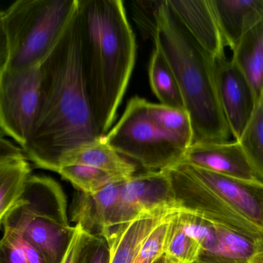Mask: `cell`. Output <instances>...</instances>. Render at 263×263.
<instances>
[{
  "label": "cell",
  "instance_id": "7",
  "mask_svg": "<svg viewBox=\"0 0 263 263\" xmlns=\"http://www.w3.org/2000/svg\"><path fill=\"white\" fill-rule=\"evenodd\" d=\"M41 64L24 70L0 71L1 132L22 148L30 138L39 113Z\"/></svg>",
  "mask_w": 263,
  "mask_h": 263
},
{
  "label": "cell",
  "instance_id": "2",
  "mask_svg": "<svg viewBox=\"0 0 263 263\" xmlns=\"http://www.w3.org/2000/svg\"><path fill=\"white\" fill-rule=\"evenodd\" d=\"M78 18L83 75L97 128L104 138L135 67L136 40L121 0H79Z\"/></svg>",
  "mask_w": 263,
  "mask_h": 263
},
{
  "label": "cell",
  "instance_id": "1",
  "mask_svg": "<svg viewBox=\"0 0 263 263\" xmlns=\"http://www.w3.org/2000/svg\"><path fill=\"white\" fill-rule=\"evenodd\" d=\"M41 68L39 113L22 149L35 165L57 172L64 154L103 138L83 75L78 10Z\"/></svg>",
  "mask_w": 263,
  "mask_h": 263
},
{
  "label": "cell",
  "instance_id": "22",
  "mask_svg": "<svg viewBox=\"0 0 263 263\" xmlns=\"http://www.w3.org/2000/svg\"><path fill=\"white\" fill-rule=\"evenodd\" d=\"M147 109L149 118L160 129L178 138L189 147L192 145L193 127L187 110L149 101Z\"/></svg>",
  "mask_w": 263,
  "mask_h": 263
},
{
  "label": "cell",
  "instance_id": "28",
  "mask_svg": "<svg viewBox=\"0 0 263 263\" xmlns=\"http://www.w3.org/2000/svg\"><path fill=\"white\" fill-rule=\"evenodd\" d=\"M160 1H134L132 3L134 21L141 34L154 41L157 30V16Z\"/></svg>",
  "mask_w": 263,
  "mask_h": 263
},
{
  "label": "cell",
  "instance_id": "25",
  "mask_svg": "<svg viewBox=\"0 0 263 263\" xmlns=\"http://www.w3.org/2000/svg\"><path fill=\"white\" fill-rule=\"evenodd\" d=\"M178 212L171 220L164 254L175 263H194L199 255L201 247L184 231L178 218Z\"/></svg>",
  "mask_w": 263,
  "mask_h": 263
},
{
  "label": "cell",
  "instance_id": "16",
  "mask_svg": "<svg viewBox=\"0 0 263 263\" xmlns=\"http://www.w3.org/2000/svg\"><path fill=\"white\" fill-rule=\"evenodd\" d=\"M31 172L24 151L1 136L0 141V219L25 190Z\"/></svg>",
  "mask_w": 263,
  "mask_h": 263
},
{
  "label": "cell",
  "instance_id": "30",
  "mask_svg": "<svg viewBox=\"0 0 263 263\" xmlns=\"http://www.w3.org/2000/svg\"><path fill=\"white\" fill-rule=\"evenodd\" d=\"M92 235L80 224H76L74 233L61 263H78L82 249Z\"/></svg>",
  "mask_w": 263,
  "mask_h": 263
},
{
  "label": "cell",
  "instance_id": "31",
  "mask_svg": "<svg viewBox=\"0 0 263 263\" xmlns=\"http://www.w3.org/2000/svg\"><path fill=\"white\" fill-rule=\"evenodd\" d=\"M0 249L1 263H29L21 246L6 235L3 236Z\"/></svg>",
  "mask_w": 263,
  "mask_h": 263
},
{
  "label": "cell",
  "instance_id": "4",
  "mask_svg": "<svg viewBox=\"0 0 263 263\" xmlns=\"http://www.w3.org/2000/svg\"><path fill=\"white\" fill-rule=\"evenodd\" d=\"M79 0H16L0 13V71L41 64L76 15Z\"/></svg>",
  "mask_w": 263,
  "mask_h": 263
},
{
  "label": "cell",
  "instance_id": "3",
  "mask_svg": "<svg viewBox=\"0 0 263 263\" xmlns=\"http://www.w3.org/2000/svg\"><path fill=\"white\" fill-rule=\"evenodd\" d=\"M155 46L178 81L193 127V143L229 141L232 135L220 105L215 61L178 21L167 0L160 1Z\"/></svg>",
  "mask_w": 263,
  "mask_h": 263
},
{
  "label": "cell",
  "instance_id": "20",
  "mask_svg": "<svg viewBox=\"0 0 263 263\" xmlns=\"http://www.w3.org/2000/svg\"><path fill=\"white\" fill-rule=\"evenodd\" d=\"M218 242L200 251L194 263H252L258 241L218 224Z\"/></svg>",
  "mask_w": 263,
  "mask_h": 263
},
{
  "label": "cell",
  "instance_id": "19",
  "mask_svg": "<svg viewBox=\"0 0 263 263\" xmlns=\"http://www.w3.org/2000/svg\"><path fill=\"white\" fill-rule=\"evenodd\" d=\"M232 52V62L247 80L258 101L263 91V21L241 37Z\"/></svg>",
  "mask_w": 263,
  "mask_h": 263
},
{
  "label": "cell",
  "instance_id": "26",
  "mask_svg": "<svg viewBox=\"0 0 263 263\" xmlns=\"http://www.w3.org/2000/svg\"><path fill=\"white\" fill-rule=\"evenodd\" d=\"M184 231L199 244L201 250L212 249L218 242V224L185 211L178 212Z\"/></svg>",
  "mask_w": 263,
  "mask_h": 263
},
{
  "label": "cell",
  "instance_id": "12",
  "mask_svg": "<svg viewBox=\"0 0 263 263\" xmlns=\"http://www.w3.org/2000/svg\"><path fill=\"white\" fill-rule=\"evenodd\" d=\"M181 164L218 194L229 205L263 230V184L229 178L187 164Z\"/></svg>",
  "mask_w": 263,
  "mask_h": 263
},
{
  "label": "cell",
  "instance_id": "9",
  "mask_svg": "<svg viewBox=\"0 0 263 263\" xmlns=\"http://www.w3.org/2000/svg\"><path fill=\"white\" fill-rule=\"evenodd\" d=\"M166 170L135 174L123 183L115 228L144 212L179 211Z\"/></svg>",
  "mask_w": 263,
  "mask_h": 263
},
{
  "label": "cell",
  "instance_id": "33",
  "mask_svg": "<svg viewBox=\"0 0 263 263\" xmlns=\"http://www.w3.org/2000/svg\"><path fill=\"white\" fill-rule=\"evenodd\" d=\"M252 263H263V238L258 241V249Z\"/></svg>",
  "mask_w": 263,
  "mask_h": 263
},
{
  "label": "cell",
  "instance_id": "23",
  "mask_svg": "<svg viewBox=\"0 0 263 263\" xmlns=\"http://www.w3.org/2000/svg\"><path fill=\"white\" fill-rule=\"evenodd\" d=\"M57 173L71 183L77 190L89 194L96 193L110 184L127 179L110 172L84 165L64 166Z\"/></svg>",
  "mask_w": 263,
  "mask_h": 263
},
{
  "label": "cell",
  "instance_id": "18",
  "mask_svg": "<svg viewBox=\"0 0 263 263\" xmlns=\"http://www.w3.org/2000/svg\"><path fill=\"white\" fill-rule=\"evenodd\" d=\"M67 165L88 166L126 178L135 175L137 169L135 164L123 158L108 145L104 138L64 154L60 159L58 171Z\"/></svg>",
  "mask_w": 263,
  "mask_h": 263
},
{
  "label": "cell",
  "instance_id": "17",
  "mask_svg": "<svg viewBox=\"0 0 263 263\" xmlns=\"http://www.w3.org/2000/svg\"><path fill=\"white\" fill-rule=\"evenodd\" d=\"M226 46L233 50L263 21V0H212Z\"/></svg>",
  "mask_w": 263,
  "mask_h": 263
},
{
  "label": "cell",
  "instance_id": "10",
  "mask_svg": "<svg viewBox=\"0 0 263 263\" xmlns=\"http://www.w3.org/2000/svg\"><path fill=\"white\" fill-rule=\"evenodd\" d=\"M218 99L235 141L241 135L253 113L256 99L239 69L226 55L214 60Z\"/></svg>",
  "mask_w": 263,
  "mask_h": 263
},
{
  "label": "cell",
  "instance_id": "21",
  "mask_svg": "<svg viewBox=\"0 0 263 263\" xmlns=\"http://www.w3.org/2000/svg\"><path fill=\"white\" fill-rule=\"evenodd\" d=\"M148 75L151 88L160 104L186 110L178 81L167 60L157 46H155L151 57Z\"/></svg>",
  "mask_w": 263,
  "mask_h": 263
},
{
  "label": "cell",
  "instance_id": "32",
  "mask_svg": "<svg viewBox=\"0 0 263 263\" xmlns=\"http://www.w3.org/2000/svg\"><path fill=\"white\" fill-rule=\"evenodd\" d=\"M4 235L11 238L16 244L21 246L29 263H47L44 254L34 246L30 244L28 241L24 239L19 234L15 233L11 231L4 230Z\"/></svg>",
  "mask_w": 263,
  "mask_h": 263
},
{
  "label": "cell",
  "instance_id": "29",
  "mask_svg": "<svg viewBox=\"0 0 263 263\" xmlns=\"http://www.w3.org/2000/svg\"><path fill=\"white\" fill-rule=\"evenodd\" d=\"M110 246L105 238L92 235L82 249L78 263H109Z\"/></svg>",
  "mask_w": 263,
  "mask_h": 263
},
{
  "label": "cell",
  "instance_id": "27",
  "mask_svg": "<svg viewBox=\"0 0 263 263\" xmlns=\"http://www.w3.org/2000/svg\"><path fill=\"white\" fill-rule=\"evenodd\" d=\"M176 212L169 215L149 235L134 263H153L164 255L171 220Z\"/></svg>",
  "mask_w": 263,
  "mask_h": 263
},
{
  "label": "cell",
  "instance_id": "13",
  "mask_svg": "<svg viewBox=\"0 0 263 263\" xmlns=\"http://www.w3.org/2000/svg\"><path fill=\"white\" fill-rule=\"evenodd\" d=\"M178 21L214 60L224 56V38L212 0H167Z\"/></svg>",
  "mask_w": 263,
  "mask_h": 263
},
{
  "label": "cell",
  "instance_id": "5",
  "mask_svg": "<svg viewBox=\"0 0 263 263\" xmlns=\"http://www.w3.org/2000/svg\"><path fill=\"white\" fill-rule=\"evenodd\" d=\"M4 230L19 234L39 249L47 263H61L74 233L61 186L53 178L31 175L16 204L0 219Z\"/></svg>",
  "mask_w": 263,
  "mask_h": 263
},
{
  "label": "cell",
  "instance_id": "14",
  "mask_svg": "<svg viewBox=\"0 0 263 263\" xmlns=\"http://www.w3.org/2000/svg\"><path fill=\"white\" fill-rule=\"evenodd\" d=\"M125 180L110 184L96 193L78 191L72 202V221L91 235L107 239L115 229L121 189Z\"/></svg>",
  "mask_w": 263,
  "mask_h": 263
},
{
  "label": "cell",
  "instance_id": "6",
  "mask_svg": "<svg viewBox=\"0 0 263 263\" xmlns=\"http://www.w3.org/2000/svg\"><path fill=\"white\" fill-rule=\"evenodd\" d=\"M147 104L144 98L132 97L118 124L104 139L123 158L145 172H160L178 164L189 147L150 119Z\"/></svg>",
  "mask_w": 263,
  "mask_h": 263
},
{
  "label": "cell",
  "instance_id": "11",
  "mask_svg": "<svg viewBox=\"0 0 263 263\" xmlns=\"http://www.w3.org/2000/svg\"><path fill=\"white\" fill-rule=\"evenodd\" d=\"M179 163L229 178L263 184L237 141L195 143L186 150Z\"/></svg>",
  "mask_w": 263,
  "mask_h": 263
},
{
  "label": "cell",
  "instance_id": "34",
  "mask_svg": "<svg viewBox=\"0 0 263 263\" xmlns=\"http://www.w3.org/2000/svg\"><path fill=\"white\" fill-rule=\"evenodd\" d=\"M153 263H175L170 259V258H167V255L165 254L161 255V257L158 258L156 261H154Z\"/></svg>",
  "mask_w": 263,
  "mask_h": 263
},
{
  "label": "cell",
  "instance_id": "15",
  "mask_svg": "<svg viewBox=\"0 0 263 263\" xmlns=\"http://www.w3.org/2000/svg\"><path fill=\"white\" fill-rule=\"evenodd\" d=\"M174 212H144L133 221L112 229L107 238L110 246L109 263H134L144 241Z\"/></svg>",
  "mask_w": 263,
  "mask_h": 263
},
{
  "label": "cell",
  "instance_id": "24",
  "mask_svg": "<svg viewBox=\"0 0 263 263\" xmlns=\"http://www.w3.org/2000/svg\"><path fill=\"white\" fill-rule=\"evenodd\" d=\"M238 142L260 179L263 181V91Z\"/></svg>",
  "mask_w": 263,
  "mask_h": 263
},
{
  "label": "cell",
  "instance_id": "8",
  "mask_svg": "<svg viewBox=\"0 0 263 263\" xmlns=\"http://www.w3.org/2000/svg\"><path fill=\"white\" fill-rule=\"evenodd\" d=\"M180 210L199 215L215 224L249 237L263 238V230L229 205L218 194L181 164L166 169Z\"/></svg>",
  "mask_w": 263,
  "mask_h": 263
}]
</instances>
